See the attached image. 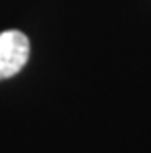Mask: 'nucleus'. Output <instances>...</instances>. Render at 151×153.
I'll return each instance as SVG.
<instances>
[{
    "instance_id": "1",
    "label": "nucleus",
    "mask_w": 151,
    "mask_h": 153,
    "mask_svg": "<svg viewBox=\"0 0 151 153\" xmlns=\"http://www.w3.org/2000/svg\"><path fill=\"white\" fill-rule=\"evenodd\" d=\"M30 57V39L18 30L0 33V81L18 75Z\"/></svg>"
}]
</instances>
